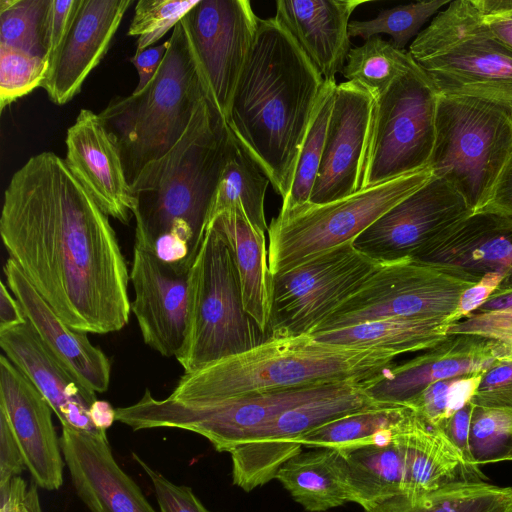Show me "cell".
Listing matches in <instances>:
<instances>
[{
    "instance_id": "1",
    "label": "cell",
    "mask_w": 512,
    "mask_h": 512,
    "mask_svg": "<svg viewBox=\"0 0 512 512\" xmlns=\"http://www.w3.org/2000/svg\"><path fill=\"white\" fill-rule=\"evenodd\" d=\"M0 234L9 258L69 327L107 334L128 323L130 272L116 233L64 159L41 152L12 175Z\"/></svg>"
},
{
    "instance_id": "2",
    "label": "cell",
    "mask_w": 512,
    "mask_h": 512,
    "mask_svg": "<svg viewBox=\"0 0 512 512\" xmlns=\"http://www.w3.org/2000/svg\"><path fill=\"white\" fill-rule=\"evenodd\" d=\"M324 86L320 72L276 19H260L227 123L282 200Z\"/></svg>"
},
{
    "instance_id": "3",
    "label": "cell",
    "mask_w": 512,
    "mask_h": 512,
    "mask_svg": "<svg viewBox=\"0 0 512 512\" xmlns=\"http://www.w3.org/2000/svg\"><path fill=\"white\" fill-rule=\"evenodd\" d=\"M233 137L216 105L204 98L178 142L131 184L135 246L150 252L161 241L196 258Z\"/></svg>"
},
{
    "instance_id": "4",
    "label": "cell",
    "mask_w": 512,
    "mask_h": 512,
    "mask_svg": "<svg viewBox=\"0 0 512 512\" xmlns=\"http://www.w3.org/2000/svg\"><path fill=\"white\" fill-rule=\"evenodd\" d=\"M396 352L317 341L268 338L254 348L184 373L168 396L210 401L303 387L365 382L392 366Z\"/></svg>"
},
{
    "instance_id": "5",
    "label": "cell",
    "mask_w": 512,
    "mask_h": 512,
    "mask_svg": "<svg viewBox=\"0 0 512 512\" xmlns=\"http://www.w3.org/2000/svg\"><path fill=\"white\" fill-rule=\"evenodd\" d=\"M169 40L164 61L147 87L139 94L114 97L98 114L119 150L130 186L178 142L208 97L180 22Z\"/></svg>"
},
{
    "instance_id": "6",
    "label": "cell",
    "mask_w": 512,
    "mask_h": 512,
    "mask_svg": "<svg viewBox=\"0 0 512 512\" xmlns=\"http://www.w3.org/2000/svg\"><path fill=\"white\" fill-rule=\"evenodd\" d=\"M408 52L440 94L483 101L512 121V49L485 25L473 0L450 2Z\"/></svg>"
},
{
    "instance_id": "7",
    "label": "cell",
    "mask_w": 512,
    "mask_h": 512,
    "mask_svg": "<svg viewBox=\"0 0 512 512\" xmlns=\"http://www.w3.org/2000/svg\"><path fill=\"white\" fill-rule=\"evenodd\" d=\"M267 339L245 311L226 240L208 225L189 273L187 333L176 359L185 373H191Z\"/></svg>"
},
{
    "instance_id": "8",
    "label": "cell",
    "mask_w": 512,
    "mask_h": 512,
    "mask_svg": "<svg viewBox=\"0 0 512 512\" xmlns=\"http://www.w3.org/2000/svg\"><path fill=\"white\" fill-rule=\"evenodd\" d=\"M433 177L429 166L324 203H307L279 213L268 226V264L272 275L353 242L397 203Z\"/></svg>"
},
{
    "instance_id": "9",
    "label": "cell",
    "mask_w": 512,
    "mask_h": 512,
    "mask_svg": "<svg viewBox=\"0 0 512 512\" xmlns=\"http://www.w3.org/2000/svg\"><path fill=\"white\" fill-rule=\"evenodd\" d=\"M429 167L473 213L485 202L512 154V121L483 101L439 93Z\"/></svg>"
},
{
    "instance_id": "10",
    "label": "cell",
    "mask_w": 512,
    "mask_h": 512,
    "mask_svg": "<svg viewBox=\"0 0 512 512\" xmlns=\"http://www.w3.org/2000/svg\"><path fill=\"white\" fill-rule=\"evenodd\" d=\"M439 92L414 63L376 96L360 189L429 166Z\"/></svg>"
},
{
    "instance_id": "11",
    "label": "cell",
    "mask_w": 512,
    "mask_h": 512,
    "mask_svg": "<svg viewBox=\"0 0 512 512\" xmlns=\"http://www.w3.org/2000/svg\"><path fill=\"white\" fill-rule=\"evenodd\" d=\"M382 264L349 242L272 275L268 338L312 335Z\"/></svg>"
},
{
    "instance_id": "12",
    "label": "cell",
    "mask_w": 512,
    "mask_h": 512,
    "mask_svg": "<svg viewBox=\"0 0 512 512\" xmlns=\"http://www.w3.org/2000/svg\"><path fill=\"white\" fill-rule=\"evenodd\" d=\"M475 283L411 258L383 263L312 335L388 317L446 318Z\"/></svg>"
},
{
    "instance_id": "13",
    "label": "cell",
    "mask_w": 512,
    "mask_h": 512,
    "mask_svg": "<svg viewBox=\"0 0 512 512\" xmlns=\"http://www.w3.org/2000/svg\"><path fill=\"white\" fill-rule=\"evenodd\" d=\"M376 405L362 383L349 381L281 412L229 452L234 485L245 491L263 486L275 478L285 462L301 453L299 439L304 434Z\"/></svg>"
},
{
    "instance_id": "14",
    "label": "cell",
    "mask_w": 512,
    "mask_h": 512,
    "mask_svg": "<svg viewBox=\"0 0 512 512\" xmlns=\"http://www.w3.org/2000/svg\"><path fill=\"white\" fill-rule=\"evenodd\" d=\"M259 20L248 0H199L180 21L206 93L226 121Z\"/></svg>"
},
{
    "instance_id": "15",
    "label": "cell",
    "mask_w": 512,
    "mask_h": 512,
    "mask_svg": "<svg viewBox=\"0 0 512 512\" xmlns=\"http://www.w3.org/2000/svg\"><path fill=\"white\" fill-rule=\"evenodd\" d=\"M472 213L466 200L450 184L433 176L378 218L353 245L381 263L414 259Z\"/></svg>"
},
{
    "instance_id": "16",
    "label": "cell",
    "mask_w": 512,
    "mask_h": 512,
    "mask_svg": "<svg viewBox=\"0 0 512 512\" xmlns=\"http://www.w3.org/2000/svg\"><path fill=\"white\" fill-rule=\"evenodd\" d=\"M511 353L512 344L471 334L448 335L424 354L384 369L362 387L375 403L406 405L434 382L487 372L509 362Z\"/></svg>"
},
{
    "instance_id": "17",
    "label": "cell",
    "mask_w": 512,
    "mask_h": 512,
    "mask_svg": "<svg viewBox=\"0 0 512 512\" xmlns=\"http://www.w3.org/2000/svg\"><path fill=\"white\" fill-rule=\"evenodd\" d=\"M374 97L357 83L336 85L322 159L309 203L324 204L360 190Z\"/></svg>"
},
{
    "instance_id": "18",
    "label": "cell",
    "mask_w": 512,
    "mask_h": 512,
    "mask_svg": "<svg viewBox=\"0 0 512 512\" xmlns=\"http://www.w3.org/2000/svg\"><path fill=\"white\" fill-rule=\"evenodd\" d=\"M189 273L133 247L131 311L144 342L165 357L181 350L188 326Z\"/></svg>"
},
{
    "instance_id": "19",
    "label": "cell",
    "mask_w": 512,
    "mask_h": 512,
    "mask_svg": "<svg viewBox=\"0 0 512 512\" xmlns=\"http://www.w3.org/2000/svg\"><path fill=\"white\" fill-rule=\"evenodd\" d=\"M52 412L34 384L1 355L0 414L12 430L32 480L45 490L61 487L65 465Z\"/></svg>"
},
{
    "instance_id": "20",
    "label": "cell",
    "mask_w": 512,
    "mask_h": 512,
    "mask_svg": "<svg viewBox=\"0 0 512 512\" xmlns=\"http://www.w3.org/2000/svg\"><path fill=\"white\" fill-rule=\"evenodd\" d=\"M133 0H80L70 29L49 57L41 85L50 100L64 105L81 90L106 55Z\"/></svg>"
},
{
    "instance_id": "21",
    "label": "cell",
    "mask_w": 512,
    "mask_h": 512,
    "mask_svg": "<svg viewBox=\"0 0 512 512\" xmlns=\"http://www.w3.org/2000/svg\"><path fill=\"white\" fill-rule=\"evenodd\" d=\"M65 143L64 160L75 178L108 216L129 224L135 198L119 150L99 115L81 109Z\"/></svg>"
},
{
    "instance_id": "22",
    "label": "cell",
    "mask_w": 512,
    "mask_h": 512,
    "mask_svg": "<svg viewBox=\"0 0 512 512\" xmlns=\"http://www.w3.org/2000/svg\"><path fill=\"white\" fill-rule=\"evenodd\" d=\"M60 445L75 491L91 512H158L118 465L106 435L62 427Z\"/></svg>"
},
{
    "instance_id": "23",
    "label": "cell",
    "mask_w": 512,
    "mask_h": 512,
    "mask_svg": "<svg viewBox=\"0 0 512 512\" xmlns=\"http://www.w3.org/2000/svg\"><path fill=\"white\" fill-rule=\"evenodd\" d=\"M0 346L45 398L62 427L106 435L91 419L96 393L82 385L53 356L28 321L0 331Z\"/></svg>"
},
{
    "instance_id": "24",
    "label": "cell",
    "mask_w": 512,
    "mask_h": 512,
    "mask_svg": "<svg viewBox=\"0 0 512 512\" xmlns=\"http://www.w3.org/2000/svg\"><path fill=\"white\" fill-rule=\"evenodd\" d=\"M413 260L441 266L479 281L501 272L497 290L512 289V217L478 212L459 221Z\"/></svg>"
},
{
    "instance_id": "25",
    "label": "cell",
    "mask_w": 512,
    "mask_h": 512,
    "mask_svg": "<svg viewBox=\"0 0 512 512\" xmlns=\"http://www.w3.org/2000/svg\"><path fill=\"white\" fill-rule=\"evenodd\" d=\"M4 274L27 321L53 356L86 388L105 392L110 383L111 363L85 332L69 327L27 280L15 261L8 258Z\"/></svg>"
},
{
    "instance_id": "26",
    "label": "cell",
    "mask_w": 512,
    "mask_h": 512,
    "mask_svg": "<svg viewBox=\"0 0 512 512\" xmlns=\"http://www.w3.org/2000/svg\"><path fill=\"white\" fill-rule=\"evenodd\" d=\"M363 3L364 0H278L274 18L324 80H335L351 50L350 16Z\"/></svg>"
},
{
    "instance_id": "27",
    "label": "cell",
    "mask_w": 512,
    "mask_h": 512,
    "mask_svg": "<svg viewBox=\"0 0 512 512\" xmlns=\"http://www.w3.org/2000/svg\"><path fill=\"white\" fill-rule=\"evenodd\" d=\"M398 437L404 451L402 495L410 499L454 483L485 479L478 467L465 462L439 428L418 413Z\"/></svg>"
},
{
    "instance_id": "28",
    "label": "cell",
    "mask_w": 512,
    "mask_h": 512,
    "mask_svg": "<svg viewBox=\"0 0 512 512\" xmlns=\"http://www.w3.org/2000/svg\"><path fill=\"white\" fill-rule=\"evenodd\" d=\"M208 225L226 240L238 272L245 311L268 338L273 276L265 232L253 226L242 209L224 212Z\"/></svg>"
},
{
    "instance_id": "29",
    "label": "cell",
    "mask_w": 512,
    "mask_h": 512,
    "mask_svg": "<svg viewBox=\"0 0 512 512\" xmlns=\"http://www.w3.org/2000/svg\"><path fill=\"white\" fill-rule=\"evenodd\" d=\"M275 479L309 512L351 502L345 458L335 449L301 452L279 468Z\"/></svg>"
},
{
    "instance_id": "30",
    "label": "cell",
    "mask_w": 512,
    "mask_h": 512,
    "mask_svg": "<svg viewBox=\"0 0 512 512\" xmlns=\"http://www.w3.org/2000/svg\"><path fill=\"white\" fill-rule=\"evenodd\" d=\"M446 318L388 317L317 333V341L397 354L428 350L447 336Z\"/></svg>"
},
{
    "instance_id": "31",
    "label": "cell",
    "mask_w": 512,
    "mask_h": 512,
    "mask_svg": "<svg viewBox=\"0 0 512 512\" xmlns=\"http://www.w3.org/2000/svg\"><path fill=\"white\" fill-rule=\"evenodd\" d=\"M406 405L379 404L330 421L300 439L302 446L349 451L391 441L415 417Z\"/></svg>"
},
{
    "instance_id": "32",
    "label": "cell",
    "mask_w": 512,
    "mask_h": 512,
    "mask_svg": "<svg viewBox=\"0 0 512 512\" xmlns=\"http://www.w3.org/2000/svg\"><path fill=\"white\" fill-rule=\"evenodd\" d=\"M398 434L385 443L341 451L347 466L351 502L364 511L403 494L404 451Z\"/></svg>"
},
{
    "instance_id": "33",
    "label": "cell",
    "mask_w": 512,
    "mask_h": 512,
    "mask_svg": "<svg viewBox=\"0 0 512 512\" xmlns=\"http://www.w3.org/2000/svg\"><path fill=\"white\" fill-rule=\"evenodd\" d=\"M269 184V178L234 136L212 201L208 224L224 212L242 209L253 226L268 231L264 201Z\"/></svg>"
},
{
    "instance_id": "34",
    "label": "cell",
    "mask_w": 512,
    "mask_h": 512,
    "mask_svg": "<svg viewBox=\"0 0 512 512\" xmlns=\"http://www.w3.org/2000/svg\"><path fill=\"white\" fill-rule=\"evenodd\" d=\"M364 512H512V487L454 483L415 499L397 495Z\"/></svg>"
},
{
    "instance_id": "35",
    "label": "cell",
    "mask_w": 512,
    "mask_h": 512,
    "mask_svg": "<svg viewBox=\"0 0 512 512\" xmlns=\"http://www.w3.org/2000/svg\"><path fill=\"white\" fill-rule=\"evenodd\" d=\"M413 63L408 51L399 50L392 42L374 36L350 50L341 72L347 81L359 84L375 98Z\"/></svg>"
},
{
    "instance_id": "36",
    "label": "cell",
    "mask_w": 512,
    "mask_h": 512,
    "mask_svg": "<svg viewBox=\"0 0 512 512\" xmlns=\"http://www.w3.org/2000/svg\"><path fill=\"white\" fill-rule=\"evenodd\" d=\"M336 85V80H325L324 89L300 149L291 188L282 200L279 213H286L309 203L322 159Z\"/></svg>"
},
{
    "instance_id": "37",
    "label": "cell",
    "mask_w": 512,
    "mask_h": 512,
    "mask_svg": "<svg viewBox=\"0 0 512 512\" xmlns=\"http://www.w3.org/2000/svg\"><path fill=\"white\" fill-rule=\"evenodd\" d=\"M449 3V0H430L383 9L373 19L350 21L349 36L368 40L381 34L390 35L392 44L404 50L409 41L420 33L424 23Z\"/></svg>"
},
{
    "instance_id": "38",
    "label": "cell",
    "mask_w": 512,
    "mask_h": 512,
    "mask_svg": "<svg viewBox=\"0 0 512 512\" xmlns=\"http://www.w3.org/2000/svg\"><path fill=\"white\" fill-rule=\"evenodd\" d=\"M48 4L49 0H0V45L48 59L44 44Z\"/></svg>"
},
{
    "instance_id": "39",
    "label": "cell",
    "mask_w": 512,
    "mask_h": 512,
    "mask_svg": "<svg viewBox=\"0 0 512 512\" xmlns=\"http://www.w3.org/2000/svg\"><path fill=\"white\" fill-rule=\"evenodd\" d=\"M511 446L512 412L474 406L469 432V450L474 465L506 461Z\"/></svg>"
},
{
    "instance_id": "40",
    "label": "cell",
    "mask_w": 512,
    "mask_h": 512,
    "mask_svg": "<svg viewBox=\"0 0 512 512\" xmlns=\"http://www.w3.org/2000/svg\"><path fill=\"white\" fill-rule=\"evenodd\" d=\"M49 60L0 45V110L41 87Z\"/></svg>"
},
{
    "instance_id": "41",
    "label": "cell",
    "mask_w": 512,
    "mask_h": 512,
    "mask_svg": "<svg viewBox=\"0 0 512 512\" xmlns=\"http://www.w3.org/2000/svg\"><path fill=\"white\" fill-rule=\"evenodd\" d=\"M199 0H139L127 34L138 36L136 52H141L174 28Z\"/></svg>"
},
{
    "instance_id": "42",
    "label": "cell",
    "mask_w": 512,
    "mask_h": 512,
    "mask_svg": "<svg viewBox=\"0 0 512 512\" xmlns=\"http://www.w3.org/2000/svg\"><path fill=\"white\" fill-rule=\"evenodd\" d=\"M133 458L150 478L160 512H211L202 504L191 488L171 482L134 453Z\"/></svg>"
},
{
    "instance_id": "43",
    "label": "cell",
    "mask_w": 512,
    "mask_h": 512,
    "mask_svg": "<svg viewBox=\"0 0 512 512\" xmlns=\"http://www.w3.org/2000/svg\"><path fill=\"white\" fill-rule=\"evenodd\" d=\"M447 334L478 335L512 344V310L474 312L465 319L450 324Z\"/></svg>"
},
{
    "instance_id": "44",
    "label": "cell",
    "mask_w": 512,
    "mask_h": 512,
    "mask_svg": "<svg viewBox=\"0 0 512 512\" xmlns=\"http://www.w3.org/2000/svg\"><path fill=\"white\" fill-rule=\"evenodd\" d=\"M471 403L512 412V363L500 362L488 370Z\"/></svg>"
},
{
    "instance_id": "45",
    "label": "cell",
    "mask_w": 512,
    "mask_h": 512,
    "mask_svg": "<svg viewBox=\"0 0 512 512\" xmlns=\"http://www.w3.org/2000/svg\"><path fill=\"white\" fill-rule=\"evenodd\" d=\"M80 0H49L44 22V44L48 59L71 27Z\"/></svg>"
},
{
    "instance_id": "46",
    "label": "cell",
    "mask_w": 512,
    "mask_h": 512,
    "mask_svg": "<svg viewBox=\"0 0 512 512\" xmlns=\"http://www.w3.org/2000/svg\"><path fill=\"white\" fill-rule=\"evenodd\" d=\"M504 278L505 275L501 272L484 274L479 281L461 294L455 310L446 317V321L452 324L476 312L498 289Z\"/></svg>"
},
{
    "instance_id": "47",
    "label": "cell",
    "mask_w": 512,
    "mask_h": 512,
    "mask_svg": "<svg viewBox=\"0 0 512 512\" xmlns=\"http://www.w3.org/2000/svg\"><path fill=\"white\" fill-rule=\"evenodd\" d=\"M37 487L34 481L28 484L21 476L0 485V512H42Z\"/></svg>"
},
{
    "instance_id": "48",
    "label": "cell",
    "mask_w": 512,
    "mask_h": 512,
    "mask_svg": "<svg viewBox=\"0 0 512 512\" xmlns=\"http://www.w3.org/2000/svg\"><path fill=\"white\" fill-rule=\"evenodd\" d=\"M489 30L512 49V0H473Z\"/></svg>"
},
{
    "instance_id": "49",
    "label": "cell",
    "mask_w": 512,
    "mask_h": 512,
    "mask_svg": "<svg viewBox=\"0 0 512 512\" xmlns=\"http://www.w3.org/2000/svg\"><path fill=\"white\" fill-rule=\"evenodd\" d=\"M25 468L19 445L6 418L0 414V485L20 476Z\"/></svg>"
},
{
    "instance_id": "50",
    "label": "cell",
    "mask_w": 512,
    "mask_h": 512,
    "mask_svg": "<svg viewBox=\"0 0 512 512\" xmlns=\"http://www.w3.org/2000/svg\"><path fill=\"white\" fill-rule=\"evenodd\" d=\"M473 407L471 402L468 403L437 428L444 433L452 445L461 453L468 465L477 467L472 461L469 450V432Z\"/></svg>"
},
{
    "instance_id": "51",
    "label": "cell",
    "mask_w": 512,
    "mask_h": 512,
    "mask_svg": "<svg viewBox=\"0 0 512 512\" xmlns=\"http://www.w3.org/2000/svg\"><path fill=\"white\" fill-rule=\"evenodd\" d=\"M478 212H488L512 217V154L489 196L474 213Z\"/></svg>"
},
{
    "instance_id": "52",
    "label": "cell",
    "mask_w": 512,
    "mask_h": 512,
    "mask_svg": "<svg viewBox=\"0 0 512 512\" xmlns=\"http://www.w3.org/2000/svg\"><path fill=\"white\" fill-rule=\"evenodd\" d=\"M169 47L170 40H167L158 46L149 47L141 52H135L130 58L139 76V81L132 92L133 94L142 92L151 80H153L164 61Z\"/></svg>"
},
{
    "instance_id": "53",
    "label": "cell",
    "mask_w": 512,
    "mask_h": 512,
    "mask_svg": "<svg viewBox=\"0 0 512 512\" xmlns=\"http://www.w3.org/2000/svg\"><path fill=\"white\" fill-rule=\"evenodd\" d=\"M486 372L453 378L448 396V418L471 402Z\"/></svg>"
},
{
    "instance_id": "54",
    "label": "cell",
    "mask_w": 512,
    "mask_h": 512,
    "mask_svg": "<svg viewBox=\"0 0 512 512\" xmlns=\"http://www.w3.org/2000/svg\"><path fill=\"white\" fill-rule=\"evenodd\" d=\"M26 316L16 298L9 293L7 286L0 283V331L25 324Z\"/></svg>"
},
{
    "instance_id": "55",
    "label": "cell",
    "mask_w": 512,
    "mask_h": 512,
    "mask_svg": "<svg viewBox=\"0 0 512 512\" xmlns=\"http://www.w3.org/2000/svg\"><path fill=\"white\" fill-rule=\"evenodd\" d=\"M115 410L108 402L97 399L90 412L94 425L99 430L106 431L116 421Z\"/></svg>"
},
{
    "instance_id": "56",
    "label": "cell",
    "mask_w": 512,
    "mask_h": 512,
    "mask_svg": "<svg viewBox=\"0 0 512 512\" xmlns=\"http://www.w3.org/2000/svg\"><path fill=\"white\" fill-rule=\"evenodd\" d=\"M512 289L496 290L476 312L511 311Z\"/></svg>"
},
{
    "instance_id": "57",
    "label": "cell",
    "mask_w": 512,
    "mask_h": 512,
    "mask_svg": "<svg viewBox=\"0 0 512 512\" xmlns=\"http://www.w3.org/2000/svg\"><path fill=\"white\" fill-rule=\"evenodd\" d=\"M507 460H512V446H511V448H510V450H509V452H508V454L506 456V461Z\"/></svg>"
},
{
    "instance_id": "58",
    "label": "cell",
    "mask_w": 512,
    "mask_h": 512,
    "mask_svg": "<svg viewBox=\"0 0 512 512\" xmlns=\"http://www.w3.org/2000/svg\"><path fill=\"white\" fill-rule=\"evenodd\" d=\"M509 362H510V363H512V353H511V356H510Z\"/></svg>"
}]
</instances>
